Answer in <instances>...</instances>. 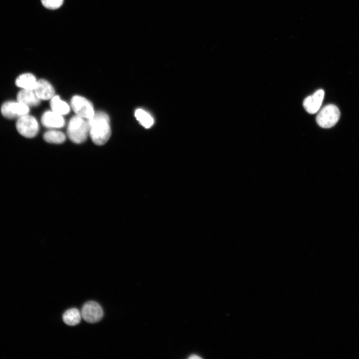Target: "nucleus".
Here are the masks:
<instances>
[{"instance_id": "9", "label": "nucleus", "mask_w": 359, "mask_h": 359, "mask_svg": "<svg viewBox=\"0 0 359 359\" xmlns=\"http://www.w3.org/2000/svg\"><path fill=\"white\" fill-rule=\"evenodd\" d=\"M41 123L47 128H58L64 126L65 121L62 115L51 110L43 113L41 117Z\"/></svg>"}, {"instance_id": "16", "label": "nucleus", "mask_w": 359, "mask_h": 359, "mask_svg": "<svg viewBox=\"0 0 359 359\" xmlns=\"http://www.w3.org/2000/svg\"><path fill=\"white\" fill-rule=\"evenodd\" d=\"M43 139L48 143L60 144L65 140L66 137L62 132L51 130L44 134Z\"/></svg>"}, {"instance_id": "1", "label": "nucleus", "mask_w": 359, "mask_h": 359, "mask_svg": "<svg viewBox=\"0 0 359 359\" xmlns=\"http://www.w3.org/2000/svg\"><path fill=\"white\" fill-rule=\"evenodd\" d=\"M87 122L89 134L93 142L97 145L105 144L111 134L108 115L103 112H97Z\"/></svg>"}, {"instance_id": "17", "label": "nucleus", "mask_w": 359, "mask_h": 359, "mask_svg": "<svg viewBox=\"0 0 359 359\" xmlns=\"http://www.w3.org/2000/svg\"><path fill=\"white\" fill-rule=\"evenodd\" d=\"M64 0H41L43 5L47 8L55 9L60 7Z\"/></svg>"}, {"instance_id": "5", "label": "nucleus", "mask_w": 359, "mask_h": 359, "mask_svg": "<svg viewBox=\"0 0 359 359\" xmlns=\"http://www.w3.org/2000/svg\"><path fill=\"white\" fill-rule=\"evenodd\" d=\"M29 107L18 101H6L1 106L0 111L3 117L7 119L18 118L28 114Z\"/></svg>"}, {"instance_id": "7", "label": "nucleus", "mask_w": 359, "mask_h": 359, "mask_svg": "<svg viewBox=\"0 0 359 359\" xmlns=\"http://www.w3.org/2000/svg\"><path fill=\"white\" fill-rule=\"evenodd\" d=\"M82 318L87 322L95 323L103 316V310L101 306L95 301H88L85 303L81 310Z\"/></svg>"}, {"instance_id": "14", "label": "nucleus", "mask_w": 359, "mask_h": 359, "mask_svg": "<svg viewBox=\"0 0 359 359\" xmlns=\"http://www.w3.org/2000/svg\"><path fill=\"white\" fill-rule=\"evenodd\" d=\"M81 318V313L76 308H71L67 310L62 317L63 322L69 326H75L79 324Z\"/></svg>"}, {"instance_id": "15", "label": "nucleus", "mask_w": 359, "mask_h": 359, "mask_svg": "<svg viewBox=\"0 0 359 359\" xmlns=\"http://www.w3.org/2000/svg\"><path fill=\"white\" fill-rule=\"evenodd\" d=\"M135 116L139 123L146 128H150L154 124L153 117L144 110L137 109L135 113Z\"/></svg>"}, {"instance_id": "6", "label": "nucleus", "mask_w": 359, "mask_h": 359, "mask_svg": "<svg viewBox=\"0 0 359 359\" xmlns=\"http://www.w3.org/2000/svg\"><path fill=\"white\" fill-rule=\"evenodd\" d=\"M71 104L76 115L83 118L88 120L95 113L92 103L83 97L77 95L73 96Z\"/></svg>"}, {"instance_id": "10", "label": "nucleus", "mask_w": 359, "mask_h": 359, "mask_svg": "<svg viewBox=\"0 0 359 359\" xmlns=\"http://www.w3.org/2000/svg\"><path fill=\"white\" fill-rule=\"evenodd\" d=\"M33 91L40 100L50 99L55 93L53 86L44 79L37 80Z\"/></svg>"}, {"instance_id": "18", "label": "nucleus", "mask_w": 359, "mask_h": 359, "mask_svg": "<svg viewBox=\"0 0 359 359\" xmlns=\"http://www.w3.org/2000/svg\"><path fill=\"white\" fill-rule=\"evenodd\" d=\"M200 359V358L197 356L192 355L189 357V359Z\"/></svg>"}, {"instance_id": "3", "label": "nucleus", "mask_w": 359, "mask_h": 359, "mask_svg": "<svg viewBox=\"0 0 359 359\" xmlns=\"http://www.w3.org/2000/svg\"><path fill=\"white\" fill-rule=\"evenodd\" d=\"M339 108L335 105L329 104L324 107L316 117L317 124L324 128L333 127L340 117Z\"/></svg>"}, {"instance_id": "13", "label": "nucleus", "mask_w": 359, "mask_h": 359, "mask_svg": "<svg viewBox=\"0 0 359 359\" xmlns=\"http://www.w3.org/2000/svg\"><path fill=\"white\" fill-rule=\"evenodd\" d=\"M50 105L52 111L62 116L68 114L70 111L68 104L57 95L53 96L50 99Z\"/></svg>"}, {"instance_id": "11", "label": "nucleus", "mask_w": 359, "mask_h": 359, "mask_svg": "<svg viewBox=\"0 0 359 359\" xmlns=\"http://www.w3.org/2000/svg\"><path fill=\"white\" fill-rule=\"evenodd\" d=\"M16 98L17 101L28 107L36 106L40 101L33 90L21 89L17 94Z\"/></svg>"}, {"instance_id": "4", "label": "nucleus", "mask_w": 359, "mask_h": 359, "mask_svg": "<svg viewBox=\"0 0 359 359\" xmlns=\"http://www.w3.org/2000/svg\"><path fill=\"white\" fill-rule=\"evenodd\" d=\"M16 128L22 136L31 138L35 137L39 131V125L36 119L28 114L17 119Z\"/></svg>"}, {"instance_id": "12", "label": "nucleus", "mask_w": 359, "mask_h": 359, "mask_svg": "<svg viewBox=\"0 0 359 359\" xmlns=\"http://www.w3.org/2000/svg\"><path fill=\"white\" fill-rule=\"evenodd\" d=\"M37 80L34 75L25 73L19 75L15 80V85L22 89L34 90Z\"/></svg>"}, {"instance_id": "2", "label": "nucleus", "mask_w": 359, "mask_h": 359, "mask_svg": "<svg viewBox=\"0 0 359 359\" xmlns=\"http://www.w3.org/2000/svg\"><path fill=\"white\" fill-rule=\"evenodd\" d=\"M89 134L88 122L77 115L70 120L67 127V134L73 142L80 144L87 139Z\"/></svg>"}, {"instance_id": "8", "label": "nucleus", "mask_w": 359, "mask_h": 359, "mask_svg": "<svg viewBox=\"0 0 359 359\" xmlns=\"http://www.w3.org/2000/svg\"><path fill=\"white\" fill-rule=\"evenodd\" d=\"M324 95V91L319 89L313 95L307 97L303 101V106L306 111L311 114L317 113L322 105Z\"/></svg>"}]
</instances>
